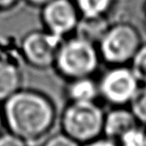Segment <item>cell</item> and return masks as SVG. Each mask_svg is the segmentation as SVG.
I'll return each instance as SVG.
<instances>
[{
  "mask_svg": "<svg viewBox=\"0 0 146 146\" xmlns=\"http://www.w3.org/2000/svg\"><path fill=\"white\" fill-rule=\"evenodd\" d=\"M0 146H26V143L24 139L11 133L0 136Z\"/></svg>",
  "mask_w": 146,
  "mask_h": 146,
  "instance_id": "obj_16",
  "label": "cell"
},
{
  "mask_svg": "<svg viewBox=\"0 0 146 146\" xmlns=\"http://www.w3.org/2000/svg\"><path fill=\"white\" fill-rule=\"evenodd\" d=\"M84 146H118L114 142V140L111 139H94L92 141H89Z\"/></svg>",
  "mask_w": 146,
  "mask_h": 146,
  "instance_id": "obj_17",
  "label": "cell"
},
{
  "mask_svg": "<svg viewBox=\"0 0 146 146\" xmlns=\"http://www.w3.org/2000/svg\"><path fill=\"white\" fill-rule=\"evenodd\" d=\"M28 4L32 5V6H36V7H42L44 6L46 3H48L51 0H25Z\"/></svg>",
  "mask_w": 146,
  "mask_h": 146,
  "instance_id": "obj_19",
  "label": "cell"
},
{
  "mask_svg": "<svg viewBox=\"0 0 146 146\" xmlns=\"http://www.w3.org/2000/svg\"><path fill=\"white\" fill-rule=\"evenodd\" d=\"M44 146H79L78 142L73 140L66 134H58L49 138Z\"/></svg>",
  "mask_w": 146,
  "mask_h": 146,
  "instance_id": "obj_15",
  "label": "cell"
},
{
  "mask_svg": "<svg viewBox=\"0 0 146 146\" xmlns=\"http://www.w3.org/2000/svg\"><path fill=\"white\" fill-rule=\"evenodd\" d=\"M129 103L135 119L146 124V85L137 88Z\"/></svg>",
  "mask_w": 146,
  "mask_h": 146,
  "instance_id": "obj_12",
  "label": "cell"
},
{
  "mask_svg": "<svg viewBox=\"0 0 146 146\" xmlns=\"http://www.w3.org/2000/svg\"><path fill=\"white\" fill-rule=\"evenodd\" d=\"M118 140L120 146H146V132L135 126L125 132Z\"/></svg>",
  "mask_w": 146,
  "mask_h": 146,
  "instance_id": "obj_14",
  "label": "cell"
},
{
  "mask_svg": "<svg viewBox=\"0 0 146 146\" xmlns=\"http://www.w3.org/2000/svg\"><path fill=\"white\" fill-rule=\"evenodd\" d=\"M136 121L131 111L115 109L104 116L103 132L108 139H119L125 132L137 126Z\"/></svg>",
  "mask_w": 146,
  "mask_h": 146,
  "instance_id": "obj_8",
  "label": "cell"
},
{
  "mask_svg": "<svg viewBox=\"0 0 146 146\" xmlns=\"http://www.w3.org/2000/svg\"><path fill=\"white\" fill-rule=\"evenodd\" d=\"M131 70L138 82L146 85V45L140 46L133 56Z\"/></svg>",
  "mask_w": 146,
  "mask_h": 146,
  "instance_id": "obj_13",
  "label": "cell"
},
{
  "mask_svg": "<svg viewBox=\"0 0 146 146\" xmlns=\"http://www.w3.org/2000/svg\"><path fill=\"white\" fill-rule=\"evenodd\" d=\"M1 124H2V115L0 113V127H1Z\"/></svg>",
  "mask_w": 146,
  "mask_h": 146,
  "instance_id": "obj_20",
  "label": "cell"
},
{
  "mask_svg": "<svg viewBox=\"0 0 146 146\" xmlns=\"http://www.w3.org/2000/svg\"><path fill=\"white\" fill-rule=\"evenodd\" d=\"M19 0H0V10H7L18 3Z\"/></svg>",
  "mask_w": 146,
  "mask_h": 146,
  "instance_id": "obj_18",
  "label": "cell"
},
{
  "mask_svg": "<svg viewBox=\"0 0 146 146\" xmlns=\"http://www.w3.org/2000/svg\"><path fill=\"white\" fill-rule=\"evenodd\" d=\"M20 84L21 76L17 67L7 61H0V101H5L18 91Z\"/></svg>",
  "mask_w": 146,
  "mask_h": 146,
  "instance_id": "obj_9",
  "label": "cell"
},
{
  "mask_svg": "<svg viewBox=\"0 0 146 146\" xmlns=\"http://www.w3.org/2000/svg\"><path fill=\"white\" fill-rule=\"evenodd\" d=\"M100 39L102 56L113 64H122L132 60L140 47V36L137 30L125 23L112 26Z\"/></svg>",
  "mask_w": 146,
  "mask_h": 146,
  "instance_id": "obj_4",
  "label": "cell"
},
{
  "mask_svg": "<svg viewBox=\"0 0 146 146\" xmlns=\"http://www.w3.org/2000/svg\"><path fill=\"white\" fill-rule=\"evenodd\" d=\"M55 63L66 77L71 79L88 77L97 67V51L91 41L79 36L61 43Z\"/></svg>",
  "mask_w": 146,
  "mask_h": 146,
  "instance_id": "obj_3",
  "label": "cell"
},
{
  "mask_svg": "<svg viewBox=\"0 0 146 146\" xmlns=\"http://www.w3.org/2000/svg\"><path fill=\"white\" fill-rule=\"evenodd\" d=\"M139 82L131 69L115 68L104 75L99 85L102 96L113 104H124L129 102L134 95Z\"/></svg>",
  "mask_w": 146,
  "mask_h": 146,
  "instance_id": "obj_7",
  "label": "cell"
},
{
  "mask_svg": "<svg viewBox=\"0 0 146 146\" xmlns=\"http://www.w3.org/2000/svg\"><path fill=\"white\" fill-rule=\"evenodd\" d=\"M98 91L99 90L96 84L88 77L73 79V82L68 88L69 97L72 101L76 102L94 101Z\"/></svg>",
  "mask_w": 146,
  "mask_h": 146,
  "instance_id": "obj_10",
  "label": "cell"
},
{
  "mask_svg": "<svg viewBox=\"0 0 146 146\" xmlns=\"http://www.w3.org/2000/svg\"><path fill=\"white\" fill-rule=\"evenodd\" d=\"M61 37L46 31H35L23 40V54L30 64L38 68H46L55 62Z\"/></svg>",
  "mask_w": 146,
  "mask_h": 146,
  "instance_id": "obj_5",
  "label": "cell"
},
{
  "mask_svg": "<svg viewBox=\"0 0 146 146\" xmlns=\"http://www.w3.org/2000/svg\"><path fill=\"white\" fill-rule=\"evenodd\" d=\"M103 122L102 109L94 101H72L62 116L64 133L77 142L96 139L103 132Z\"/></svg>",
  "mask_w": 146,
  "mask_h": 146,
  "instance_id": "obj_2",
  "label": "cell"
},
{
  "mask_svg": "<svg viewBox=\"0 0 146 146\" xmlns=\"http://www.w3.org/2000/svg\"><path fill=\"white\" fill-rule=\"evenodd\" d=\"M42 20L47 31L62 37L79 23V12L74 0H51L41 7Z\"/></svg>",
  "mask_w": 146,
  "mask_h": 146,
  "instance_id": "obj_6",
  "label": "cell"
},
{
  "mask_svg": "<svg viewBox=\"0 0 146 146\" xmlns=\"http://www.w3.org/2000/svg\"><path fill=\"white\" fill-rule=\"evenodd\" d=\"M54 107L42 94L17 91L5 100L4 117L13 134L35 140L49 131L54 121Z\"/></svg>",
  "mask_w": 146,
  "mask_h": 146,
  "instance_id": "obj_1",
  "label": "cell"
},
{
  "mask_svg": "<svg viewBox=\"0 0 146 146\" xmlns=\"http://www.w3.org/2000/svg\"><path fill=\"white\" fill-rule=\"evenodd\" d=\"M74 2L83 18H102L111 8L113 0H74Z\"/></svg>",
  "mask_w": 146,
  "mask_h": 146,
  "instance_id": "obj_11",
  "label": "cell"
}]
</instances>
